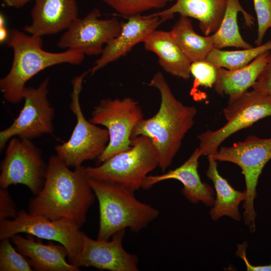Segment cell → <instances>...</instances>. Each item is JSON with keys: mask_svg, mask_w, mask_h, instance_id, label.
Returning a JSON list of instances; mask_svg holds the SVG:
<instances>
[{"mask_svg": "<svg viewBox=\"0 0 271 271\" xmlns=\"http://www.w3.org/2000/svg\"><path fill=\"white\" fill-rule=\"evenodd\" d=\"M96 197L86 167L69 169L57 155L51 156L43 187L30 199L28 212L52 220L66 218L81 227Z\"/></svg>", "mask_w": 271, "mask_h": 271, "instance_id": "1", "label": "cell"}, {"mask_svg": "<svg viewBox=\"0 0 271 271\" xmlns=\"http://www.w3.org/2000/svg\"><path fill=\"white\" fill-rule=\"evenodd\" d=\"M148 85L160 92V107L153 116L143 118L136 125L131 139L140 136L149 138L158 152L159 166L164 172L192 127L197 110L195 106L185 105L176 98L161 72H157Z\"/></svg>", "mask_w": 271, "mask_h": 271, "instance_id": "2", "label": "cell"}, {"mask_svg": "<svg viewBox=\"0 0 271 271\" xmlns=\"http://www.w3.org/2000/svg\"><path fill=\"white\" fill-rule=\"evenodd\" d=\"M6 44L13 50V60L8 73L0 79V90L5 100L12 104L23 99L27 82L40 72L60 64L79 65L85 56L73 49L57 53L45 51L41 37L15 29L9 32Z\"/></svg>", "mask_w": 271, "mask_h": 271, "instance_id": "3", "label": "cell"}, {"mask_svg": "<svg viewBox=\"0 0 271 271\" xmlns=\"http://www.w3.org/2000/svg\"><path fill=\"white\" fill-rule=\"evenodd\" d=\"M89 183L99 206L97 239L109 240L127 228L138 233L159 215L158 209L138 200L134 191L122 185L90 178Z\"/></svg>", "mask_w": 271, "mask_h": 271, "instance_id": "4", "label": "cell"}, {"mask_svg": "<svg viewBox=\"0 0 271 271\" xmlns=\"http://www.w3.org/2000/svg\"><path fill=\"white\" fill-rule=\"evenodd\" d=\"M159 164L158 152L151 140L140 136L130 148L95 167H86L90 178L122 185L136 191L142 188L148 174Z\"/></svg>", "mask_w": 271, "mask_h": 271, "instance_id": "5", "label": "cell"}, {"mask_svg": "<svg viewBox=\"0 0 271 271\" xmlns=\"http://www.w3.org/2000/svg\"><path fill=\"white\" fill-rule=\"evenodd\" d=\"M90 73L86 71L72 80V91L69 107L76 118V123L70 139L55 147L56 155L68 166L76 167L85 161L97 160L106 149L109 133L87 120L81 109L80 94L84 78Z\"/></svg>", "mask_w": 271, "mask_h": 271, "instance_id": "6", "label": "cell"}, {"mask_svg": "<svg viewBox=\"0 0 271 271\" xmlns=\"http://www.w3.org/2000/svg\"><path fill=\"white\" fill-rule=\"evenodd\" d=\"M207 157L216 161L232 163L241 168L245 179L246 193L243 204V217L245 224L253 233L256 227L254 202L257 196L256 187L264 167L271 159V138L262 139L250 135L244 141L231 146L221 147Z\"/></svg>", "mask_w": 271, "mask_h": 271, "instance_id": "7", "label": "cell"}, {"mask_svg": "<svg viewBox=\"0 0 271 271\" xmlns=\"http://www.w3.org/2000/svg\"><path fill=\"white\" fill-rule=\"evenodd\" d=\"M223 113L227 122L215 130H207L197 136L202 156L217 152L220 144L232 134L266 117L271 116V96L252 89L228 100Z\"/></svg>", "mask_w": 271, "mask_h": 271, "instance_id": "8", "label": "cell"}, {"mask_svg": "<svg viewBox=\"0 0 271 271\" xmlns=\"http://www.w3.org/2000/svg\"><path fill=\"white\" fill-rule=\"evenodd\" d=\"M143 118L141 107L130 97L103 98L94 106L89 120L104 126L109 137L106 149L96 160L97 165L130 148L132 130Z\"/></svg>", "mask_w": 271, "mask_h": 271, "instance_id": "9", "label": "cell"}, {"mask_svg": "<svg viewBox=\"0 0 271 271\" xmlns=\"http://www.w3.org/2000/svg\"><path fill=\"white\" fill-rule=\"evenodd\" d=\"M80 227L66 218L52 220L21 210L13 219L0 221V240L24 233L56 241L66 248L68 261L72 263L82 249L84 232L80 230Z\"/></svg>", "mask_w": 271, "mask_h": 271, "instance_id": "10", "label": "cell"}, {"mask_svg": "<svg viewBox=\"0 0 271 271\" xmlns=\"http://www.w3.org/2000/svg\"><path fill=\"white\" fill-rule=\"evenodd\" d=\"M47 169L41 149L32 140L13 137L1 165V188L22 184L36 196L43 187Z\"/></svg>", "mask_w": 271, "mask_h": 271, "instance_id": "11", "label": "cell"}, {"mask_svg": "<svg viewBox=\"0 0 271 271\" xmlns=\"http://www.w3.org/2000/svg\"><path fill=\"white\" fill-rule=\"evenodd\" d=\"M49 79L45 78L36 88L26 87L24 104L19 115L7 128L0 132V149L13 137L32 140L52 134L55 109L48 99Z\"/></svg>", "mask_w": 271, "mask_h": 271, "instance_id": "12", "label": "cell"}, {"mask_svg": "<svg viewBox=\"0 0 271 271\" xmlns=\"http://www.w3.org/2000/svg\"><path fill=\"white\" fill-rule=\"evenodd\" d=\"M100 10L95 8L84 18L78 17L60 37L57 46L84 55H101L103 45L119 34L122 22L115 18L100 19Z\"/></svg>", "mask_w": 271, "mask_h": 271, "instance_id": "13", "label": "cell"}, {"mask_svg": "<svg viewBox=\"0 0 271 271\" xmlns=\"http://www.w3.org/2000/svg\"><path fill=\"white\" fill-rule=\"evenodd\" d=\"M125 230L114 234L108 240L93 239L83 233L81 250L72 263L78 268L93 267L110 271H138L139 258L126 251L122 244Z\"/></svg>", "mask_w": 271, "mask_h": 271, "instance_id": "14", "label": "cell"}, {"mask_svg": "<svg viewBox=\"0 0 271 271\" xmlns=\"http://www.w3.org/2000/svg\"><path fill=\"white\" fill-rule=\"evenodd\" d=\"M162 23L160 17L142 16L140 14L127 17L122 22L119 34L109 41L102 53L89 70L91 74L121 57L125 55L137 44L146 38Z\"/></svg>", "mask_w": 271, "mask_h": 271, "instance_id": "15", "label": "cell"}, {"mask_svg": "<svg viewBox=\"0 0 271 271\" xmlns=\"http://www.w3.org/2000/svg\"><path fill=\"white\" fill-rule=\"evenodd\" d=\"M32 22L24 29L28 34L42 37L67 30L78 18L76 0H34Z\"/></svg>", "mask_w": 271, "mask_h": 271, "instance_id": "16", "label": "cell"}, {"mask_svg": "<svg viewBox=\"0 0 271 271\" xmlns=\"http://www.w3.org/2000/svg\"><path fill=\"white\" fill-rule=\"evenodd\" d=\"M201 156L197 147L180 166L161 175L148 176L142 189H149L163 181L177 180L182 184V193L190 202H201L207 206H213L214 191L210 186L202 182L198 172V160Z\"/></svg>", "mask_w": 271, "mask_h": 271, "instance_id": "17", "label": "cell"}, {"mask_svg": "<svg viewBox=\"0 0 271 271\" xmlns=\"http://www.w3.org/2000/svg\"><path fill=\"white\" fill-rule=\"evenodd\" d=\"M30 235L27 238L19 234L10 237L16 249L28 258L35 270L79 271V268L66 260L68 253L60 243L48 244L36 241Z\"/></svg>", "mask_w": 271, "mask_h": 271, "instance_id": "18", "label": "cell"}, {"mask_svg": "<svg viewBox=\"0 0 271 271\" xmlns=\"http://www.w3.org/2000/svg\"><path fill=\"white\" fill-rule=\"evenodd\" d=\"M228 0H175L164 10L152 14L160 17L162 22L179 14L197 19L199 28L205 35H211L218 29L223 17Z\"/></svg>", "mask_w": 271, "mask_h": 271, "instance_id": "19", "label": "cell"}, {"mask_svg": "<svg viewBox=\"0 0 271 271\" xmlns=\"http://www.w3.org/2000/svg\"><path fill=\"white\" fill-rule=\"evenodd\" d=\"M146 50L155 53L165 71L184 80L190 78L192 62L174 40L170 32L155 30L143 42Z\"/></svg>", "mask_w": 271, "mask_h": 271, "instance_id": "20", "label": "cell"}, {"mask_svg": "<svg viewBox=\"0 0 271 271\" xmlns=\"http://www.w3.org/2000/svg\"><path fill=\"white\" fill-rule=\"evenodd\" d=\"M269 51L265 52L247 65L234 70L217 67V75L214 85L215 92L233 100L252 87L265 65Z\"/></svg>", "mask_w": 271, "mask_h": 271, "instance_id": "21", "label": "cell"}, {"mask_svg": "<svg viewBox=\"0 0 271 271\" xmlns=\"http://www.w3.org/2000/svg\"><path fill=\"white\" fill-rule=\"evenodd\" d=\"M206 176L213 182L216 198L210 211L212 219L217 220L226 216L236 221L241 219L238 207L246 199V193L234 189L227 180L221 176L217 169L216 161L208 157Z\"/></svg>", "mask_w": 271, "mask_h": 271, "instance_id": "22", "label": "cell"}, {"mask_svg": "<svg viewBox=\"0 0 271 271\" xmlns=\"http://www.w3.org/2000/svg\"><path fill=\"white\" fill-rule=\"evenodd\" d=\"M242 13L245 25L251 27L254 18L241 6L239 0H228L225 11L217 30L212 37L214 48L222 49L233 47L242 49L249 48L251 45L245 41L240 35L237 23V15Z\"/></svg>", "mask_w": 271, "mask_h": 271, "instance_id": "23", "label": "cell"}, {"mask_svg": "<svg viewBox=\"0 0 271 271\" xmlns=\"http://www.w3.org/2000/svg\"><path fill=\"white\" fill-rule=\"evenodd\" d=\"M169 32L192 62L205 60L214 48L212 35L203 36L197 33L188 17L180 15Z\"/></svg>", "mask_w": 271, "mask_h": 271, "instance_id": "24", "label": "cell"}, {"mask_svg": "<svg viewBox=\"0 0 271 271\" xmlns=\"http://www.w3.org/2000/svg\"><path fill=\"white\" fill-rule=\"evenodd\" d=\"M271 50V40L264 44L239 50L214 48L205 59L217 67L234 70L244 67L261 54Z\"/></svg>", "mask_w": 271, "mask_h": 271, "instance_id": "25", "label": "cell"}, {"mask_svg": "<svg viewBox=\"0 0 271 271\" xmlns=\"http://www.w3.org/2000/svg\"><path fill=\"white\" fill-rule=\"evenodd\" d=\"M10 238L1 240L0 271H32L28 259L13 245Z\"/></svg>", "mask_w": 271, "mask_h": 271, "instance_id": "26", "label": "cell"}, {"mask_svg": "<svg viewBox=\"0 0 271 271\" xmlns=\"http://www.w3.org/2000/svg\"><path fill=\"white\" fill-rule=\"evenodd\" d=\"M119 15L128 17L154 9L164 8L171 0H102Z\"/></svg>", "mask_w": 271, "mask_h": 271, "instance_id": "27", "label": "cell"}, {"mask_svg": "<svg viewBox=\"0 0 271 271\" xmlns=\"http://www.w3.org/2000/svg\"><path fill=\"white\" fill-rule=\"evenodd\" d=\"M190 74L194 77L193 88L199 86L206 88L214 87L217 75V66L206 60H200L191 63Z\"/></svg>", "mask_w": 271, "mask_h": 271, "instance_id": "28", "label": "cell"}, {"mask_svg": "<svg viewBox=\"0 0 271 271\" xmlns=\"http://www.w3.org/2000/svg\"><path fill=\"white\" fill-rule=\"evenodd\" d=\"M257 23L256 46L262 42L267 30L271 29V0H253Z\"/></svg>", "mask_w": 271, "mask_h": 271, "instance_id": "29", "label": "cell"}, {"mask_svg": "<svg viewBox=\"0 0 271 271\" xmlns=\"http://www.w3.org/2000/svg\"><path fill=\"white\" fill-rule=\"evenodd\" d=\"M252 88L271 96V50L266 63Z\"/></svg>", "mask_w": 271, "mask_h": 271, "instance_id": "30", "label": "cell"}, {"mask_svg": "<svg viewBox=\"0 0 271 271\" xmlns=\"http://www.w3.org/2000/svg\"><path fill=\"white\" fill-rule=\"evenodd\" d=\"M15 203L7 189L0 188V221L17 215Z\"/></svg>", "mask_w": 271, "mask_h": 271, "instance_id": "31", "label": "cell"}, {"mask_svg": "<svg viewBox=\"0 0 271 271\" xmlns=\"http://www.w3.org/2000/svg\"><path fill=\"white\" fill-rule=\"evenodd\" d=\"M247 243L244 241L241 244H238L236 254L241 258L245 262L247 271H271V263L264 265H254L249 263L246 255Z\"/></svg>", "mask_w": 271, "mask_h": 271, "instance_id": "32", "label": "cell"}, {"mask_svg": "<svg viewBox=\"0 0 271 271\" xmlns=\"http://www.w3.org/2000/svg\"><path fill=\"white\" fill-rule=\"evenodd\" d=\"M9 35V32L6 27L5 20L3 14L0 15V42L1 43L7 42Z\"/></svg>", "mask_w": 271, "mask_h": 271, "instance_id": "33", "label": "cell"}, {"mask_svg": "<svg viewBox=\"0 0 271 271\" xmlns=\"http://www.w3.org/2000/svg\"><path fill=\"white\" fill-rule=\"evenodd\" d=\"M4 3L8 7L17 9L21 8L27 3L34 0H3Z\"/></svg>", "mask_w": 271, "mask_h": 271, "instance_id": "34", "label": "cell"}]
</instances>
